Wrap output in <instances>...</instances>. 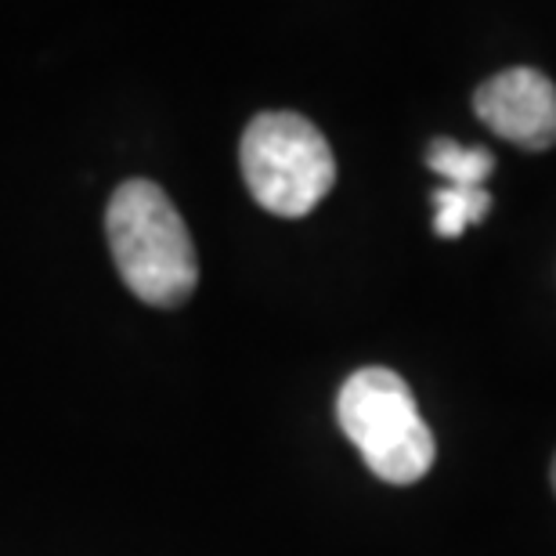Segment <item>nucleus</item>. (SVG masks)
Returning a JSON list of instances; mask_svg holds the SVG:
<instances>
[{"label": "nucleus", "instance_id": "obj_2", "mask_svg": "<svg viewBox=\"0 0 556 556\" xmlns=\"http://www.w3.org/2000/svg\"><path fill=\"white\" fill-rule=\"evenodd\" d=\"M337 419L380 481L416 484L430 473L438 444L408 383L394 369L369 365L354 372L340 387Z\"/></svg>", "mask_w": 556, "mask_h": 556}, {"label": "nucleus", "instance_id": "obj_6", "mask_svg": "<svg viewBox=\"0 0 556 556\" xmlns=\"http://www.w3.org/2000/svg\"><path fill=\"white\" fill-rule=\"evenodd\" d=\"M427 166L433 174L444 177V185L484 188L488 174L495 170V160L488 149H466V144L452 138H438V141H430V149H427Z\"/></svg>", "mask_w": 556, "mask_h": 556}, {"label": "nucleus", "instance_id": "obj_7", "mask_svg": "<svg viewBox=\"0 0 556 556\" xmlns=\"http://www.w3.org/2000/svg\"><path fill=\"white\" fill-rule=\"evenodd\" d=\"M553 488H556V459H553Z\"/></svg>", "mask_w": 556, "mask_h": 556}, {"label": "nucleus", "instance_id": "obj_3", "mask_svg": "<svg viewBox=\"0 0 556 556\" xmlns=\"http://www.w3.org/2000/svg\"><path fill=\"white\" fill-rule=\"evenodd\" d=\"M247 188L275 217H307L337 181L321 130L300 113H261L239 144Z\"/></svg>", "mask_w": 556, "mask_h": 556}, {"label": "nucleus", "instance_id": "obj_4", "mask_svg": "<svg viewBox=\"0 0 556 556\" xmlns=\"http://www.w3.org/2000/svg\"><path fill=\"white\" fill-rule=\"evenodd\" d=\"M477 116L498 138L528 152H546L556 144V87L546 73L517 65L495 73L473 94Z\"/></svg>", "mask_w": 556, "mask_h": 556}, {"label": "nucleus", "instance_id": "obj_1", "mask_svg": "<svg viewBox=\"0 0 556 556\" xmlns=\"http://www.w3.org/2000/svg\"><path fill=\"white\" fill-rule=\"evenodd\" d=\"M109 250L130 293L152 307H177L195 293L199 257L170 195L152 181H124L109 199Z\"/></svg>", "mask_w": 556, "mask_h": 556}, {"label": "nucleus", "instance_id": "obj_5", "mask_svg": "<svg viewBox=\"0 0 556 556\" xmlns=\"http://www.w3.org/2000/svg\"><path fill=\"white\" fill-rule=\"evenodd\" d=\"M492 210V195L488 188L470 185H444L433 192V231L441 239H459L466 228L481 225Z\"/></svg>", "mask_w": 556, "mask_h": 556}]
</instances>
